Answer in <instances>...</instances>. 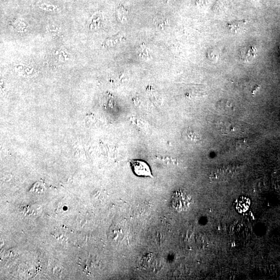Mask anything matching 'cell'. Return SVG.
I'll list each match as a JSON object with an SVG mask.
<instances>
[{
    "instance_id": "obj_1",
    "label": "cell",
    "mask_w": 280,
    "mask_h": 280,
    "mask_svg": "<svg viewBox=\"0 0 280 280\" xmlns=\"http://www.w3.org/2000/svg\"><path fill=\"white\" fill-rule=\"evenodd\" d=\"M130 163L132 171L136 176L153 177L150 167L145 162L141 160H132Z\"/></svg>"
},
{
    "instance_id": "obj_2",
    "label": "cell",
    "mask_w": 280,
    "mask_h": 280,
    "mask_svg": "<svg viewBox=\"0 0 280 280\" xmlns=\"http://www.w3.org/2000/svg\"><path fill=\"white\" fill-rule=\"evenodd\" d=\"M175 198H176V202L177 208L180 210H185L189 207L190 204V197L187 195V193L183 191L177 192Z\"/></svg>"
},
{
    "instance_id": "obj_3",
    "label": "cell",
    "mask_w": 280,
    "mask_h": 280,
    "mask_svg": "<svg viewBox=\"0 0 280 280\" xmlns=\"http://www.w3.org/2000/svg\"><path fill=\"white\" fill-rule=\"evenodd\" d=\"M71 231L68 228L64 227H59L56 228L55 230L52 233V235L57 240L60 241H64L68 239Z\"/></svg>"
},
{
    "instance_id": "obj_4",
    "label": "cell",
    "mask_w": 280,
    "mask_h": 280,
    "mask_svg": "<svg viewBox=\"0 0 280 280\" xmlns=\"http://www.w3.org/2000/svg\"><path fill=\"white\" fill-rule=\"evenodd\" d=\"M136 52L139 57L142 60L149 61L153 58L150 49L144 44L140 45L136 48Z\"/></svg>"
},
{
    "instance_id": "obj_5",
    "label": "cell",
    "mask_w": 280,
    "mask_h": 280,
    "mask_svg": "<svg viewBox=\"0 0 280 280\" xmlns=\"http://www.w3.org/2000/svg\"><path fill=\"white\" fill-rule=\"evenodd\" d=\"M250 205V201L245 197H241L237 201L236 209L240 213L245 212L248 210Z\"/></svg>"
},
{
    "instance_id": "obj_6",
    "label": "cell",
    "mask_w": 280,
    "mask_h": 280,
    "mask_svg": "<svg viewBox=\"0 0 280 280\" xmlns=\"http://www.w3.org/2000/svg\"><path fill=\"white\" fill-rule=\"evenodd\" d=\"M155 24L157 28H158L161 30H163L170 25V21L167 18L165 19L163 18H161L156 20Z\"/></svg>"
},
{
    "instance_id": "obj_7",
    "label": "cell",
    "mask_w": 280,
    "mask_h": 280,
    "mask_svg": "<svg viewBox=\"0 0 280 280\" xmlns=\"http://www.w3.org/2000/svg\"><path fill=\"white\" fill-rule=\"evenodd\" d=\"M127 15H128L127 11H125L123 10L122 11V12L118 11V18L121 22H124L127 21V18H128Z\"/></svg>"
},
{
    "instance_id": "obj_8",
    "label": "cell",
    "mask_w": 280,
    "mask_h": 280,
    "mask_svg": "<svg viewBox=\"0 0 280 280\" xmlns=\"http://www.w3.org/2000/svg\"><path fill=\"white\" fill-rule=\"evenodd\" d=\"M170 1V0H168V1Z\"/></svg>"
}]
</instances>
